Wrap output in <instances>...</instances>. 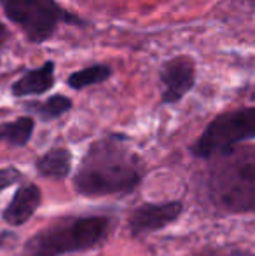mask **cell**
Returning <instances> with one entry per match:
<instances>
[{"instance_id":"cell-1","label":"cell","mask_w":255,"mask_h":256,"mask_svg":"<svg viewBox=\"0 0 255 256\" xmlns=\"http://www.w3.org/2000/svg\"><path fill=\"white\" fill-rule=\"evenodd\" d=\"M143 176V166L119 138H107L93 143L84 155L74 185L82 196H112L133 190Z\"/></svg>"},{"instance_id":"cell-2","label":"cell","mask_w":255,"mask_h":256,"mask_svg":"<svg viewBox=\"0 0 255 256\" xmlns=\"http://www.w3.org/2000/svg\"><path fill=\"white\" fill-rule=\"evenodd\" d=\"M213 202L232 212H255V146L231 148L218 155L211 171Z\"/></svg>"},{"instance_id":"cell-3","label":"cell","mask_w":255,"mask_h":256,"mask_svg":"<svg viewBox=\"0 0 255 256\" xmlns=\"http://www.w3.org/2000/svg\"><path fill=\"white\" fill-rule=\"evenodd\" d=\"M109 234L103 216L67 218L35 234L27 242L23 256H62L93 248Z\"/></svg>"},{"instance_id":"cell-4","label":"cell","mask_w":255,"mask_h":256,"mask_svg":"<svg viewBox=\"0 0 255 256\" xmlns=\"http://www.w3.org/2000/svg\"><path fill=\"white\" fill-rule=\"evenodd\" d=\"M255 138V106L227 112L208 124L194 143L192 152L197 157L210 158L229 152L238 143Z\"/></svg>"},{"instance_id":"cell-5","label":"cell","mask_w":255,"mask_h":256,"mask_svg":"<svg viewBox=\"0 0 255 256\" xmlns=\"http://www.w3.org/2000/svg\"><path fill=\"white\" fill-rule=\"evenodd\" d=\"M7 18L25 32L32 42H44L55 34L62 20L77 21L55 0H0Z\"/></svg>"},{"instance_id":"cell-6","label":"cell","mask_w":255,"mask_h":256,"mask_svg":"<svg viewBox=\"0 0 255 256\" xmlns=\"http://www.w3.org/2000/svg\"><path fill=\"white\" fill-rule=\"evenodd\" d=\"M163 84V103H177L192 89L196 80L194 61L189 56H177L166 61L161 68Z\"/></svg>"},{"instance_id":"cell-7","label":"cell","mask_w":255,"mask_h":256,"mask_svg":"<svg viewBox=\"0 0 255 256\" xmlns=\"http://www.w3.org/2000/svg\"><path fill=\"white\" fill-rule=\"evenodd\" d=\"M182 202L143 204L129 216V230L135 237L164 228L180 216Z\"/></svg>"},{"instance_id":"cell-8","label":"cell","mask_w":255,"mask_h":256,"mask_svg":"<svg viewBox=\"0 0 255 256\" xmlns=\"http://www.w3.org/2000/svg\"><path fill=\"white\" fill-rule=\"evenodd\" d=\"M39 204H41V190L35 185L21 186L4 211V220L11 225H23L32 218Z\"/></svg>"},{"instance_id":"cell-9","label":"cell","mask_w":255,"mask_h":256,"mask_svg":"<svg viewBox=\"0 0 255 256\" xmlns=\"http://www.w3.org/2000/svg\"><path fill=\"white\" fill-rule=\"evenodd\" d=\"M55 86V63L48 61L44 66L37 70H30L13 86V94L21 96L44 94Z\"/></svg>"},{"instance_id":"cell-10","label":"cell","mask_w":255,"mask_h":256,"mask_svg":"<svg viewBox=\"0 0 255 256\" xmlns=\"http://www.w3.org/2000/svg\"><path fill=\"white\" fill-rule=\"evenodd\" d=\"M72 168V155L67 148H55L44 154L37 162V169L42 176L62 180L68 176Z\"/></svg>"},{"instance_id":"cell-11","label":"cell","mask_w":255,"mask_h":256,"mask_svg":"<svg viewBox=\"0 0 255 256\" xmlns=\"http://www.w3.org/2000/svg\"><path fill=\"white\" fill-rule=\"evenodd\" d=\"M34 132V118L21 117L14 122L0 124V143L7 142L14 146H23L28 143Z\"/></svg>"},{"instance_id":"cell-12","label":"cell","mask_w":255,"mask_h":256,"mask_svg":"<svg viewBox=\"0 0 255 256\" xmlns=\"http://www.w3.org/2000/svg\"><path fill=\"white\" fill-rule=\"evenodd\" d=\"M110 75H112V70L107 64H93V66H88L84 70H79L75 74H72L67 82L72 89H84L88 86L105 82Z\"/></svg>"},{"instance_id":"cell-13","label":"cell","mask_w":255,"mask_h":256,"mask_svg":"<svg viewBox=\"0 0 255 256\" xmlns=\"http://www.w3.org/2000/svg\"><path fill=\"white\" fill-rule=\"evenodd\" d=\"M28 108L34 110L37 115H41L44 120H51V118L60 117V115H63L65 112L70 110L72 102L67 98V96L56 94V96H51V98L44 103H30Z\"/></svg>"},{"instance_id":"cell-14","label":"cell","mask_w":255,"mask_h":256,"mask_svg":"<svg viewBox=\"0 0 255 256\" xmlns=\"http://www.w3.org/2000/svg\"><path fill=\"white\" fill-rule=\"evenodd\" d=\"M20 178H21V174L18 169H14V168L0 169V192L9 188L11 185H14Z\"/></svg>"},{"instance_id":"cell-15","label":"cell","mask_w":255,"mask_h":256,"mask_svg":"<svg viewBox=\"0 0 255 256\" xmlns=\"http://www.w3.org/2000/svg\"><path fill=\"white\" fill-rule=\"evenodd\" d=\"M7 38H9V30H7V28L4 26L2 23H0V48H2V46L6 44Z\"/></svg>"}]
</instances>
